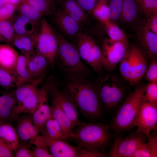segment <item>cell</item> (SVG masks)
<instances>
[{"label": "cell", "mask_w": 157, "mask_h": 157, "mask_svg": "<svg viewBox=\"0 0 157 157\" xmlns=\"http://www.w3.org/2000/svg\"><path fill=\"white\" fill-rule=\"evenodd\" d=\"M115 135L110 124L102 122H83L73 131L70 138L77 146L94 154L97 157L107 156L106 149Z\"/></svg>", "instance_id": "obj_1"}, {"label": "cell", "mask_w": 157, "mask_h": 157, "mask_svg": "<svg viewBox=\"0 0 157 157\" xmlns=\"http://www.w3.org/2000/svg\"><path fill=\"white\" fill-rule=\"evenodd\" d=\"M66 87L77 109L90 122L103 119V111L94 83L86 78L68 77Z\"/></svg>", "instance_id": "obj_2"}, {"label": "cell", "mask_w": 157, "mask_h": 157, "mask_svg": "<svg viewBox=\"0 0 157 157\" xmlns=\"http://www.w3.org/2000/svg\"><path fill=\"white\" fill-rule=\"evenodd\" d=\"M135 86L121 105L113 113L110 124L115 136L136 127V117L143 99L146 85L139 82Z\"/></svg>", "instance_id": "obj_3"}, {"label": "cell", "mask_w": 157, "mask_h": 157, "mask_svg": "<svg viewBox=\"0 0 157 157\" xmlns=\"http://www.w3.org/2000/svg\"><path fill=\"white\" fill-rule=\"evenodd\" d=\"M124 79L111 72L94 83L103 112H115L131 92H129Z\"/></svg>", "instance_id": "obj_4"}, {"label": "cell", "mask_w": 157, "mask_h": 157, "mask_svg": "<svg viewBox=\"0 0 157 157\" xmlns=\"http://www.w3.org/2000/svg\"><path fill=\"white\" fill-rule=\"evenodd\" d=\"M58 43L56 59L67 77L87 78L90 74L89 68L82 61L76 44L66 39L53 28Z\"/></svg>", "instance_id": "obj_5"}, {"label": "cell", "mask_w": 157, "mask_h": 157, "mask_svg": "<svg viewBox=\"0 0 157 157\" xmlns=\"http://www.w3.org/2000/svg\"><path fill=\"white\" fill-rule=\"evenodd\" d=\"M148 59L138 45L129 44L119 62L121 77L132 85H135L144 78L148 68Z\"/></svg>", "instance_id": "obj_6"}, {"label": "cell", "mask_w": 157, "mask_h": 157, "mask_svg": "<svg viewBox=\"0 0 157 157\" xmlns=\"http://www.w3.org/2000/svg\"><path fill=\"white\" fill-rule=\"evenodd\" d=\"M44 76L35 79L16 88L13 91L14 103L11 117L12 120L24 113L33 114L38 104L39 98L38 86L42 83Z\"/></svg>", "instance_id": "obj_7"}, {"label": "cell", "mask_w": 157, "mask_h": 157, "mask_svg": "<svg viewBox=\"0 0 157 157\" xmlns=\"http://www.w3.org/2000/svg\"><path fill=\"white\" fill-rule=\"evenodd\" d=\"M58 47L53 28L45 18H42L36 40L35 52L44 57L52 67L56 60Z\"/></svg>", "instance_id": "obj_8"}, {"label": "cell", "mask_w": 157, "mask_h": 157, "mask_svg": "<svg viewBox=\"0 0 157 157\" xmlns=\"http://www.w3.org/2000/svg\"><path fill=\"white\" fill-rule=\"evenodd\" d=\"M75 44L81 59L94 72L101 73L103 69L102 53L101 49L95 39L81 32L77 37Z\"/></svg>", "instance_id": "obj_9"}, {"label": "cell", "mask_w": 157, "mask_h": 157, "mask_svg": "<svg viewBox=\"0 0 157 157\" xmlns=\"http://www.w3.org/2000/svg\"><path fill=\"white\" fill-rule=\"evenodd\" d=\"M116 135L110 147L107 157H131L140 144L147 141L148 136L137 128L125 137Z\"/></svg>", "instance_id": "obj_10"}, {"label": "cell", "mask_w": 157, "mask_h": 157, "mask_svg": "<svg viewBox=\"0 0 157 157\" xmlns=\"http://www.w3.org/2000/svg\"><path fill=\"white\" fill-rule=\"evenodd\" d=\"M49 15L55 29L67 40L75 43L78 34L83 28L58 6L54 5Z\"/></svg>", "instance_id": "obj_11"}, {"label": "cell", "mask_w": 157, "mask_h": 157, "mask_svg": "<svg viewBox=\"0 0 157 157\" xmlns=\"http://www.w3.org/2000/svg\"><path fill=\"white\" fill-rule=\"evenodd\" d=\"M129 43L114 41L108 38L104 39L101 49L103 68L113 72L125 54Z\"/></svg>", "instance_id": "obj_12"}, {"label": "cell", "mask_w": 157, "mask_h": 157, "mask_svg": "<svg viewBox=\"0 0 157 157\" xmlns=\"http://www.w3.org/2000/svg\"><path fill=\"white\" fill-rule=\"evenodd\" d=\"M46 83L48 94L56 100L74 126L81 124L83 122L79 119L78 109L67 91L60 89L51 80Z\"/></svg>", "instance_id": "obj_13"}, {"label": "cell", "mask_w": 157, "mask_h": 157, "mask_svg": "<svg viewBox=\"0 0 157 157\" xmlns=\"http://www.w3.org/2000/svg\"><path fill=\"white\" fill-rule=\"evenodd\" d=\"M53 157H89V152L77 146L71 145L65 140H57L40 135Z\"/></svg>", "instance_id": "obj_14"}, {"label": "cell", "mask_w": 157, "mask_h": 157, "mask_svg": "<svg viewBox=\"0 0 157 157\" xmlns=\"http://www.w3.org/2000/svg\"><path fill=\"white\" fill-rule=\"evenodd\" d=\"M157 105L144 100L139 108L136 120V126L148 136L154 131H157Z\"/></svg>", "instance_id": "obj_15"}, {"label": "cell", "mask_w": 157, "mask_h": 157, "mask_svg": "<svg viewBox=\"0 0 157 157\" xmlns=\"http://www.w3.org/2000/svg\"><path fill=\"white\" fill-rule=\"evenodd\" d=\"M136 38L138 45L149 61L157 60V34L150 31L144 22L138 27Z\"/></svg>", "instance_id": "obj_16"}, {"label": "cell", "mask_w": 157, "mask_h": 157, "mask_svg": "<svg viewBox=\"0 0 157 157\" xmlns=\"http://www.w3.org/2000/svg\"><path fill=\"white\" fill-rule=\"evenodd\" d=\"M12 122H14V125L13 126L18 137L19 143L26 142L31 144L35 138L39 135V132L33 124L31 114H22L14 118Z\"/></svg>", "instance_id": "obj_17"}, {"label": "cell", "mask_w": 157, "mask_h": 157, "mask_svg": "<svg viewBox=\"0 0 157 157\" xmlns=\"http://www.w3.org/2000/svg\"><path fill=\"white\" fill-rule=\"evenodd\" d=\"M47 83L39 88V98L37 107L32 114L33 124L39 133L47 121L52 117L48 99Z\"/></svg>", "instance_id": "obj_18"}, {"label": "cell", "mask_w": 157, "mask_h": 157, "mask_svg": "<svg viewBox=\"0 0 157 157\" xmlns=\"http://www.w3.org/2000/svg\"><path fill=\"white\" fill-rule=\"evenodd\" d=\"M55 5H58V7L83 28L89 23L90 17L88 14L80 6L75 0H59Z\"/></svg>", "instance_id": "obj_19"}, {"label": "cell", "mask_w": 157, "mask_h": 157, "mask_svg": "<svg viewBox=\"0 0 157 157\" xmlns=\"http://www.w3.org/2000/svg\"><path fill=\"white\" fill-rule=\"evenodd\" d=\"M19 54L10 45L0 44V67L15 76Z\"/></svg>", "instance_id": "obj_20"}, {"label": "cell", "mask_w": 157, "mask_h": 157, "mask_svg": "<svg viewBox=\"0 0 157 157\" xmlns=\"http://www.w3.org/2000/svg\"><path fill=\"white\" fill-rule=\"evenodd\" d=\"M51 97L50 106L52 117L55 119L62 127L66 140L70 138L75 127L56 100Z\"/></svg>", "instance_id": "obj_21"}, {"label": "cell", "mask_w": 157, "mask_h": 157, "mask_svg": "<svg viewBox=\"0 0 157 157\" xmlns=\"http://www.w3.org/2000/svg\"><path fill=\"white\" fill-rule=\"evenodd\" d=\"M16 34L22 35L36 36L39 26L27 17L19 15L11 19Z\"/></svg>", "instance_id": "obj_22"}, {"label": "cell", "mask_w": 157, "mask_h": 157, "mask_svg": "<svg viewBox=\"0 0 157 157\" xmlns=\"http://www.w3.org/2000/svg\"><path fill=\"white\" fill-rule=\"evenodd\" d=\"M49 66L47 59L35 51L28 57L27 62L28 70L33 79L44 76Z\"/></svg>", "instance_id": "obj_23"}, {"label": "cell", "mask_w": 157, "mask_h": 157, "mask_svg": "<svg viewBox=\"0 0 157 157\" xmlns=\"http://www.w3.org/2000/svg\"><path fill=\"white\" fill-rule=\"evenodd\" d=\"M0 91V123H11L14 103L13 91Z\"/></svg>", "instance_id": "obj_24"}, {"label": "cell", "mask_w": 157, "mask_h": 157, "mask_svg": "<svg viewBox=\"0 0 157 157\" xmlns=\"http://www.w3.org/2000/svg\"><path fill=\"white\" fill-rule=\"evenodd\" d=\"M0 139L7 147L14 151L19 144L18 137L11 123H0Z\"/></svg>", "instance_id": "obj_25"}, {"label": "cell", "mask_w": 157, "mask_h": 157, "mask_svg": "<svg viewBox=\"0 0 157 157\" xmlns=\"http://www.w3.org/2000/svg\"><path fill=\"white\" fill-rule=\"evenodd\" d=\"M140 10L135 0H124L119 20L127 24H135L138 19Z\"/></svg>", "instance_id": "obj_26"}, {"label": "cell", "mask_w": 157, "mask_h": 157, "mask_svg": "<svg viewBox=\"0 0 157 157\" xmlns=\"http://www.w3.org/2000/svg\"><path fill=\"white\" fill-rule=\"evenodd\" d=\"M157 135L156 131L148 136L146 142L141 143L131 157H157Z\"/></svg>", "instance_id": "obj_27"}, {"label": "cell", "mask_w": 157, "mask_h": 157, "mask_svg": "<svg viewBox=\"0 0 157 157\" xmlns=\"http://www.w3.org/2000/svg\"><path fill=\"white\" fill-rule=\"evenodd\" d=\"M37 36H31L15 33L11 45L19 49L21 54L30 56L34 52Z\"/></svg>", "instance_id": "obj_28"}, {"label": "cell", "mask_w": 157, "mask_h": 157, "mask_svg": "<svg viewBox=\"0 0 157 157\" xmlns=\"http://www.w3.org/2000/svg\"><path fill=\"white\" fill-rule=\"evenodd\" d=\"M29 57L22 54L19 55L15 69L16 87L34 79L31 76L27 67V62Z\"/></svg>", "instance_id": "obj_29"}, {"label": "cell", "mask_w": 157, "mask_h": 157, "mask_svg": "<svg viewBox=\"0 0 157 157\" xmlns=\"http://www.w3.org/2000/svg\"><path fill=\"white\" fill-rule=\"evenodd\" d=\"M40 133L41 135L55 139L63 140H67L61 126L55 119L52 117L47 121L43 128Z\"/></svg>", "instance_id": "obj_30"}, {"label": "cell", "mask_w": 157, "mask_h": 157, "mask_svg": "<svg viewBox=\"0 0 157 157\" xmlns=\"http://www.w3.org/2000/svg\"><path fill=\"white\" fill-rule=\"evenodd\" d=\"M16 11L19 15L27 17L40 26L43 16L29 4L24 1L16 6Z\"/></svg>", "instance_id": "obj_31"}, {"label": "cell", "mask_w": 157, "mask_h": 157, "mask_svg": "<svg viewBox=\"0 0 157 157\" xmlns=\"http://www.w3.org/2000/svg\"><path fill=\"white\" fill-rule=\"evenodd\" d=\"M104 25L109 38L114 41L129 43L124 31L115 23L110 21Z\"/></svg>", "instance_id": "obj_32"}, {"label": "cell", "mask_w": 157, "mask_h": 157, "mask_svg": "<svg viewBox=\"0 0 157 157\" xmlns=\"http://www.w3.org/2000/svg\"><path fill=\"white\" fill-rule=\"evenodd\" d=\"M91 14L104 25L110 21L107 1H98L92 10Z\"/></svg>", "instance_id": "obj_33"}, {"label": "cell", "mask_w": 157, "mask_h": 157, "mask_svg": "<svg viewBox=\"0 0 157 157\" xmlns=\"http://www.w3.org/2000/svg\"><path fill=\"white\" fill-rule=\"evenodd\" d=\"M31 144L35 146L31 150L33 157H53L47 146L40 138L39 135L35 138Z\"/></svg>", "instance_id": "obj_34"}, {"label": "cell", "mask_w": 157, "mask_h": 157, "mask_svg": "<svg viewBox=\"0 0 157 157\" xmlns=\"http://www.w3.org/2000/svg\"><path fill=\"white\" fill-rule=\"evenodd\" d=\"M11 19L0 21V34L6 43L10 45L15 34Z\"/></svg>", "instance_id": "obj_35"}, {"label": "cell", "mask_w": 157, "mask_h": 157, "mask_svg": "<svg viewBox=\"0 0 157 157\" xmlns=\"http://www.w3.org/2000/svg\"><path fill=\"white\" fill-rule=\"evenodd\" d=\"M24 0L39 12L43 16L49 15L54 5L49 0Z\"/></svg>", "instance_id": "obj_36"}, {"label": "cell", "mask_w": 157, "mask_h": 157, "mask_svg": "<svg viewBox=\"0 0 157 157\" xmlns=\"http://www.w3.org/2000/svg\"><path fill=\"white\" fill-rule=\"evenodd\" d=\"M0 86L6 90H9L17 86L15 76L0 67Z\"/></svg>", "instance_id": "obj_37"}, {"label": "cell", "mask_w": 157, "mask_h": 157, "mask_svg": "<svg viewBox=\"0 0 157 157\" xmlns=\"http://www.w3.org/2000/svg\"><path fill=\"white\" fill-rule=\"evenodd\" d=\"M138 6L147 17L157 14V0H135Z\"/></svg>", "instance_id": "obj_38"}, {"label": "cell", "mask_w": 157, "mask_h": 157, "mask_svg": "<svg viewBox=\"0 0 157 157\" xmlns=\"http://www.w3.org/2000/svg\"><path fill=\"white\" fill-rule=\"evenodd\" d=\"M124 0H109L108 4L110 20H119L121 13Z\"/></svg>", "instance_id": "obj_39"}, {"label": "cell", "mask_w": 157, "mask_h": 157, "mask_svg": "<svg viewBox=\"0 0 157 157\" xmlns=\"http://www.w3.org/2000/svg\"><path fill=\"white\" fill-rule=\"evenodd\" d=\"M143 99L149 103L157 105V82L149 83L146 85Z\"/></svg>", "instance_id": "obj_40"}, {"label": "cell", "mask_w": 157, "mask_h": 157, "mask_svg": "<svg viewBox=\"0 0 157 157\" xmlns=\"http://www.w3.org/2000/svg\"><path fill=\"white\" fill-rule=\"evenodd\" d=\"M16 6L6 3L0 8V21L11 19L16 11Z\"/></svg>", "instance_id": "obj_41"}, {"label": "cell", "mask_w": 157, "mask_h": 157, "mask_svg": "<svg viewBox=\"0 0 157 157\" xmlns=\"http://www.w3.org/2000/svg\"><path fill=\"white\" fill-rule=\"evenodd\" d=\"M144 77L149 83L157 82V60L150 61Z\"/></svg>", "instance_id": "obj_42"}, {"label": "cell", "mask_w": 157, "mask_h": 157, "mask_svg": "<svg viewBox=\"0 0 157 157\" xmlns=\"http://www.w3.org/2000/svg\"><path fill=\"white\" fill-rule=\"evenodd\" d=\"M31 145L33 144L29 142L20 143L18 147L14 151L15 157H33L31 150L30 148Z\"/></svg>", "instance_id": "obj_43"}, {"label": "cell", "mask_w": 157, "mask_h": 157, "mask_svg": "<svg viewBox=\"0 0 157 157\" xmlns=\"http://www.w3.org/2000/svg\"><path fill=\"white\" fill-rule=\"evenodd\" d=\"M80 6L88 14L91 12L97 2V0H75Z\"/></svg>", "instance_id": "obj_44"}, {"label": "cell", "mask_w": 157, "mask_h": 157, "mask_svg": "<svg viewBox=\"0 0 157 157\" xmlns=\"http://www.w3.org/2000/svg\"><path fill=\"white\" fill-rule=\"evenodd\" d=\"M146 26L151 31L157 34V14L151 15L147 17L144 22Z\"/></svg>", "instance_id": "obj_45"}, {"label": "cell", "mask_w": 157, "mask_h": 157, "mask_svg": "<svg viewBox=\"0 0 157 157\" xmlns=\"http://www.w3.org/2000/svg\"><path fill=\"white\" fill-rule=\"evenodd\" d=\"M15 157L14 151L7 147L0 139V157Z\"/></svg>", "instance_id": "obj_46"}, {"label": "cell", "mask_w": 157, "mask_h": 157, "mask_svg": "<svg viewBox=\"0 0 157 157\" xmlns=\"http://www.w3.org/2000/svg\"><path fill=\"white\" fill-rule=\"evenodd\" d=\"M7 3L12 4L16 6L24 1V0H6Z\"/></svg>", "instance_id": "obj_47"}, {"label": "cell", "mask_w": 157, "mask_h": 157, "mask_svg": "<svg viewBox=\"0 0 157 157\" xmlns=\"http://www.w3.org/2000/svg\"><path fill=\"white\" fill-rule=\"evenodd\" d=\"M6 3V0H0V8Z\"/></svg>", "instance_id": "obj_48"}, {"label": "cell", "mask_w": 157, "mask_h": 157, "mask_svg": "<svg viewBox=\"0 0 157 157\" xmlns=\"http://www.w3.org/2000/svg\"><path fill=\"white\" fill-rule=\"evenodd\" d=\"M59 0H49L51 3L53 5L55 4Z\"/></svg>", "instance_id": "obj_49"}, {"label": "cell", "mask_w": 157, "mask_h": 157, "mask_svg": "<svg viewBox=\"0 0 157 157\" xmlns=\"http://www.w3.org/2000/svg\"><path fill=\"white\" fill-rule=\"evenodd\" d=\"M0 42H5L6 41L0 34Z\"/></svg>", "instance_id": "obj_50"}, {"label": "cell", "mask_w": 157, "mask_h": 157, "mask_svg": "<svg viewBox=\"0 0 157 157\" xmlns=\"http://www.w3.org/2000/svg\"><path fill=\"white\" fill-rule=\"evenodd\" d=\"M98 1H107L108 0H97Z\"/></svg>", "instance_id": "obj_51"}]
</instances>
